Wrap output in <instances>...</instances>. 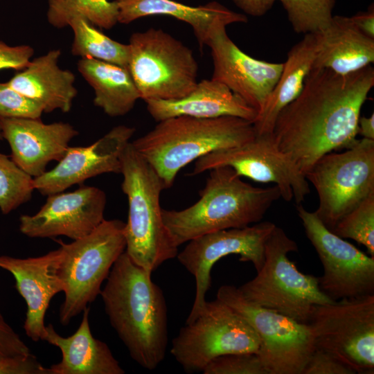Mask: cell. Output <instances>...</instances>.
<instances>
[{
    "label": "cell",
    "mask_w": 374,
    "mask_h": 374,
    "mask_svg": "<svg viewBox=\"0 0 374 374\" xmlns=\"http://www.w3.org/2000/svg\"><path fill=\"white\" fill-rule=\"evenodd\" d=\"M3 139L2 134H1V130L0 127V140Z\"/></svg>",
    "instance_id": "obj_42"
},
{
    "label": "cell",
    "mask_w": 374,
    "mask_h": 374,
    "mask_svg": "<svg viewBox=\"0 0 374 374\" xmlns=\"http://www.w3.org/2000/svg\"><path fill=\"white\" fill-rule=\"evenodd\" d=\"M308 324L317 348L356 373H374V294L314 305Z\"/></svg>",
    "instance_id": "obj_11"
},
{
    "label": "cell",
    "mask_w": 374,
    "mask_h": 374,
    "mask_svg": "<svg viewBox=\"0 0 374 374\" xmlns=\"http://www.w3.org/2000/svg\"><path fill=\"white\" fill-rule=\"evenodd\" d=\"M298 251L296 242L276 225L264 247V263L257 275L238 287L249 301L308 323L312 308L330 303L319 278L301 272L288 253Z\"/></svg>",
    "instance_id": "obj_6"
},
{
    "label": "cell",
    "mask_w": 374,
    "mask_h": 374,
    "mask_svg": "<svg viewBox=\"0 0 374 374\" xmlns=\"http://www.w3.org/2000/svg\"><path fill=\"white\" fill-rule=\"evenodd\" d=\"M275 226L269 221L259 222L242 228L212 232L188 242L177 256L195 280V299L186 323L193 321L205 307L215 263L224 256L239 255L240 261L251 262L258 271L264 263L265 243Z\"/></svg>",
    "instance_id": "obj_15"
},
{
    "label": "cell",
    "mask_w": 374,
    "mask_h": 374,
    "mask_svg": "<svg viewBox=\"0 0 374 374\" xmlns=\"http://www.w3.org/2000/svg\"><path fill=\"white\" fill-rule=\"evenodd\" d=\"M118 8L116 1L48 0L46 17L53 27L69 26L75 17H82L103 29H110L118 23Z\"/></svg>",
    "instance_id": "obj_29"
},
{
    "label": "cell",
    "mask_w": 374,
    "mask_h": 374,
    "mask_svg": "<svg viewBox=\"0 0 374 374\" xmlns=\"http://www.w3.org/2000/svg\"><path fill=\"white\" fill-rule=\"evenodd\" d=\"M30 350L0 311V355H27Z\"/></svg>",
    "instance_id": "obj_38"
},
{
    "label": "cell",
    "mask_w": 374,
    "mask_h": 374,
    "mask_svg": "<svg viewBox=\"0 0 374 374\" xmlns=\"http://www.w3.org/2000/svg\"><path fill=\"white\" fill-rule=\"evenodd\" d=\"M256 136L252 122L234 117L211 118L180 116L161 121L131 142L152 166L165 189L179 170L212 152L241 145Z\"/></svg>",
    "instance_id": "obj_4"
},
{
    "label": "cell",
    "mask_w": 374,
    "mask_h": 374,
    "mask_svg": "<svg viewBox=\"0 0 374 374\" xmlns=\"http://www.w3.org/2000/svg\"><path fill=\"white\" fill-rule=\"evenodd\" d=\"M125 223L120 220H104L88 235L64 243L57 274L63 285L64 299L59 311L63 326L82 312L100 295L103 283L125 251Z\"/></svg>",
    "instance_id": "obj_7"
},
{
    "label": "cell",
    "mask_w": 374,
    "mask_h": 374,
    "mask_svg": "<svg viewBox=\"0 0 374 374\" xmlns=\"http://www.w3.org/2000/svg\"><path fill=\"white\" fill-rule=\"evenodd\" d=\"M122 190L128 201L125 224V252L132 261L152 274L178 254L162 217L160 195L163 184L152 166L131 142L121 156Z\"/></svg>",
    "instance_id": "obj_5"
},
{
    "label": "cell",
    "mask_w": 374,
    "mask_h": 374,
    "mask_svg": "<svg viewBox=\"0 0 374 374\" xmlns=\"http://www.w3.org/2000/svg\"><path fill=\"white\" fill-rule=\"evenodd\" d=\"M296 211L323 267L321 290L333 301L374 294V257L328 229L314 211L301 204Z\"/></svg>",
    "instance_id": "obj_14"
},
{
    "label": "cell",
    "mask_w": 374,
    "mask_h": 374,
    "mask_svg": "<svg viewBox=\"0 0 374 374\" xmlns=\"http://www.w3.org/2000/svg\"><path fill=\"white\" fill-rule=\"evenodd\" d=\"M316 58L314 34H305L288 51L283 69L262 110L253 124L256 134L272 133L279 112L301 93Z\"/></svg>",
    "instance_id": "obj_26"
},
{
    "label": "cell",
    "mask_w": 374,
    "mask_h": 374,
    "mask_svg": "<svg viewBox=\"0 0 374 374\" xmlns=\"http://www.w3.org/2000/svg\"><path fill=\"white\" fill-rule=\"evenodd\" d=\"M314 34L315 67L346 75L374 62V39L362 33L350 17L333 16L325 28Z\"/></svg>",
    "instance_id": "obj_24"
},
{
    "label": "cell",
    "mask_w": 374,
    "mask_h": 374,
    "mask_svg": "<svg viewBox=\"0 0 374 374\" xmlns=\"http://www.w3.org/2000/svg\"><path fill=\"white\" fill-rule=\"evenodd\" d=\"M220 166H229L240 177L278 186L286 202L301 204L310 193L305 175L276 144L272 133L256 134L251 141L237 147L206 154L195 162V176Z\"/></svg>",
    "instance_id": "obj_13"
},
{
    "label": "cell",
    "mask_w": 374,
    "mask_h": 374,
    "mask_svg": "<svg viewBox=\"0 0 374 374\" xmlns=\"http://www.w3.org/2000/svg\"><path fill=\"white\" fill-rule=\"evenodd\" d=\"M34 54L28 45L10 46L0 40V71H21L28 66Z\"/></svg>",
    "instance_id": "obj_37"
},
{
    "label": "cell",
    "mask_w": 374,
    "mask_h": 374,
    "mask_svg": "<svg viewBox=\"0 0 374 374\" xmlns=\"http://www.w3.org/2000/svg\"><path fill=\"white\" fill-rule=\"evenodd\" d=\"M81 323L72 335L64 337L53 326H46L44 341L60 348L62 359L52 364L49 374H124L107 344L93 337L89 323V308L82 312Z\"/></svg>",
    "instance_id": "obj_23"
},
{
    "label": "cell",
    "mask_w": 374,
    "mask_h": 374,
    "mask_svg": "<svg viewBox=\"0 0 374 374\" xmlns=\"http://www.w3.org/2000/svg\"><path fill=\"white\" fill-rule=\"evenodd\" d=\"M60 49L31 60L8 83L16 91L39 105L44 112H69L78 90L75 75L58 65Z\"/></svg>",
    "instance_id": "obj_22"
},
{
    "label": "cell",
    "mask_w": 374,
    "mask_h": 374,
    "mask_svg": "<svg viewBox=\"0 0 374 374\" xmlns=\"http://www.w3.org/2000/svg\"><path fill=\"white\" fill-rule=\"evenodd\" d=\"M47 196L35 214L19 217V231L27 237L63 235L75 240L90 233L105 220L106 195L97 187L84 186Z\"/></svg>",
    "instance_id": "obj_17"
},
{
    "label": "cell",
    "mask_w": 374,
    "mask_h": 374,
    "mask_svg": "<svg viewBox=\"0 0 374 374\" xmlns=\"http://www.w3.org/2000/svg\"><path fill=\"white\" fill-rule=\"evenodd\" d=\"M373 86L371 65L346 75L314 66L301 93L276 119L272 135L278 148L304 175L324 154L350 148Z\"/></svg>",
    "instance_id": "obj_1"
},
{
    "label": "cell",
    "mask_w": 374,
    "mask_h": 374,
    "mask_svg": "<svg viewBox=\"0 0 374 374\" xmlns=\"http://www.w3.org/2000/svg\"><path fill=\"white\" fill-rule=\"evenodd\" d=\"M332 231L364 245L374 257V193L344 216Z\"/></svg>",
    "instance_id": "obj_32"
},
{
    "label": "cell",
    "mask_w": 374,
    "mask_h": 374,
    "mask_svg": "<svg viewBox=\"0 0 374 374\" xmlns=\"http://www.w3.org/2000/svg\"><path fill=\"white\" fill-rule=\"evenodd\" d=\"M0 127L12 160L33 178L44 174L51 161H60L78 134L68 123L46 124L40 118H0Z\"/></svg>",
    "instance_id": "obj_19"
},
{
    "label": "cell",
    "mask_w": 374,
    "mask_h": 374,
    "mask_svg": "<svg viewBox=\"0 0 374 374\" xmlns=\"http://www.w3.org/2000/svg\"><path fill=\"white\" fill-rule=\"evenodd\" d=\"M226 26L217 22L206 42L211 50V78L226 85L258 114L278 80L283 63L260 60L246 54L230 39Z\"/></svg>",
    "instance_id": "obj_16"
},
{
    "label": "cell",
    "mask_w": 374,
    "mask_h": 374,
    "mask_svg": "<svg viewBox=\"0 0 374 374\" xmlns=\"http://www.w3.org/2000/svg\"><path fill=\"white\" fill-rule=\"evenodd\" d=\"M61 257L60 247L37 257L0 256V269L13 276L15 287L27 305L23 328L34 341L43 340L46 332L44 317L50 302L64 290L57 274Z\"/></svg>",
    "instance_id": "obj_20"
},
{
    "label": "cell",
    "mask_w": 374,
    "mask_h": 374,
    "mask_svg": "<svg viewBox=\"0 0 374 374\" xmlns=\"http://www.w3.org/2000/svg\"><path fill=\"white\" fill-rule=\"evenodd\" d=\"M355 371L332 353L315 348L302 374H355Z\"/></svg>",
    "instance_id": "obj_35"
},
{
    "label": "cell",
    "mask_w": 374,
    "mask_h": 374,
    "mask_svg": "<svg viewBox=\"0 0 374 374\" xmlns=\"http://www.w3.org/2000/svg\"><path fill=\"white\" fill-rule=\"evenodd\" d=\"M258 337L249 323L216 299L191 322L186 323L172 341L170 353L187 373L202 372L213 359L229 353H255Z\"/></svg>",
    "instance_id": "obj_10"
},
{
    "label": "cell",
    "mask_w": 374,
    "mask_h": 374,
    "mask_svg": "<svg viewBox=\"0 0 374 374\" xmlns=\"http://www.w3.org/2000/svg\"><path fill=\"white\" fill-rule=\"evenodd\" d=\"M33 178L0 152V211L7 215L32 197Z\"/></svg>",
    "instance_id": "obj_30"
},
{
    "label": "cell",
    "mask_w": 374,
    "mask_h": 374,
    "mask_svg": "<svg viewBox=\"0 0 374 374\" xmlns=\"http://www.w3.org/2000/svg\"><path fill=\"white\" fill-rule=\"evenodd\" d=\"M73 33L71 53L128 68L129 46L115 41L82 17L69 23Z\"/></svg>",
    "instance_id": "obj_28"
},
{
    "label": "cell",
    "mask_w": 374,
    "mask_h": 374,
    "mask_svg": "<svg viewBox=\"0 0 374 374\" xmlns=\"http://www.w3.org/2000/svg\"><path fill=\"white\" fill-rule=\"evenodd\" d=\"M305 177L318 194L315 213L332 231L344 216L374 193V140L362 138L343 152L324 154Z\"/></svg>",
    "instance_id": "obj_9"
},
{
    "label": "cell",
    "mask_w": 374,
    "mask_h": 374,
    "mask_svg": "<svg viewBox=\"0 0 374 374\" xmlns=\"http://www.w3.org/2000/svg\"><path fill=\"white\" fill-rule=\"evenodd\" d=\"M118 22L128 24L141 17L168 15L189 24L200 48L206 45L212 28L220 21L227 25L247 21L246 15L232 11L217 1L190 6L173 0H115Z\"/></svg>",
    "instance_id": "obj_25"
},
{
    "label": "cell",
    "mask_w": 374,
    "mask_h": 374,
    "mask_svg": "<svg viewBox=\"0 0 374 374\" xmlns=\"http://www.w3.org/2000/svg\"><path fill=\"white\" fill-rule=\"evenodd\" d=\"M357 134L363 138L374 140V114L368 117L360 116L358 121Z\"/></svg>",
    "instance_id": "obj_41"
},
{
    "label": "cell",
    "mask_w": 374,
    "mask_h": 374,
    "mask_svg": "<svg viewBox=\"0 0 374 374\" xmlns=\"http://www.w3.org/2000/svg\"><path fill=\"white\" fill-rule=\"evenodd\" d=\"M244 13L253 17L266 14L276 0H231Z\"/></svg>",
    "instance_id": "obj_39"
},
{
    "label": "cell",
    "mask_w": 374,
    "mask_h": 374,
    "mask_svg": "<svg viewBox=\"0 0 374 374\" xmlns=\"http://www.w3.org/2000/svg\"><path fill=\"white\" fill-rule=\"evenodd\" d=\"M147 110L156 121L186 116L211 118L234 116L253 123L257 112L224 84L202 80L188 95L174 100H149Z\"/></svg>",
    "instance_id": "obj_21"
},
{
    "label": "cell",
    "mask_w": 374,
    "mask_h": 374,
    "mask_svg": "<svg viewBox=\"0 0 374 374\" xmlns=\"http://www.w3.org/2000/svg\"><path fill=\"white\" fill-rule=\"evenodd\" d=\"M134 132L120 125L88 146H69L53 168L33 178L35 190L47 196L102 174L121 173L122 154Z\"/></svg>",
    "instance_id": "obj_18"
},
{
    "label": "cell",
    "mask_w": 374,
    "mask_h": 374,
    "mask_svg": "<svg viewBox=\"0 0 374 374\" xmlns=\"http://www.w3.org/2000/svg\"><path fill=\"white\" fill-rule=\"evenodd\" d=\"M151 275L125 251L100 294L109 323L130 357L150 371L163 361L168 340L166 299Z\"/></svg>",
    "instance_id": "obj_2"
},
{
    "label": "cell",
    "mask_w": 374,
    "mask_h": 374,
    "mask_svg": "<svg viewBox=\"0 0 374 374\" xmlns=\"http://www.w3.org/2000/svg\"><path fill=\"white\" fill-rule=\"evenodd\" d=\"M43 113L39 105L14 89L8 82H0V118H40Z\"/></svg>",
    "instance_id": "obj_34"
},
{
    "label": "cell",
    "mask_w": 374,
    "mask_h": 374,
    "mask_svg": "<svg viewBox=\"0 0 374 374\" xmlns=\"http://www.w3.org/2000/svg\"><path fill=\"white\" fill-rule=\"evenodd\" d=\"M78 70L94 91V105L109 116L127 114L140 99L128 68L83 57L78 62Z\"/></svg>",
    "instance_id": "obj_27"
},
{
    "label": "cell",
    "mask_w": 374,
    "mask_h": 374,
    "mask_svg": "<svg viewBox=\"0 0 374 374\" xmlns=\"http://www.w3.org/2000/svg\"><path fill=\"white\" fill-rule=\"evenodd\" d=\"M242 316L256 333L257 355L269 374H302L315 347L310 326L247 300L238 288L219 287L217 298Z\"/></svg>",
    "instance_id": "obj_12"
},
{
    "label": "cell",
    "mask_w": 374,
    "mask_h": 374,
    "mask_svg": "<svg viewBox=\"0 0 374 374\" xmlns=\"http://www.w3.org/2000/svg\"><path fill=\"white\" fill-rule=\"evenodd\" d=\"M285 10L293 30L314 34L330 22L336 0H276Z\"/></svg>",
    "instance_id": "obj_31"
},
{
    "label": "cell",
    "mask_w": 374,
    "mask_h": 374,
    "mask_svg": "<svg viewBox=\"0 0 374 374\" xmlns=\"http://www.w3.org/2000/svg\"><path fill=\"white\" fill-rule=\"evenodd\" d=\"M209 172L194 204L179 211L162 208L164 224L178 247L207 233L259 222L281 197L278 186H254L229 166Z\"/></svg>",
    "instance_id": "obj_3"
},
{
    "label": "cell",
    "mask_w": 374,
    "mask_h": 374,
    "mask_svg": "<svg viewBox=\"0 0 374 374\" xmlns=\"http://www.w3.org/2000/svg\"><path fill=\"white\" fill-rule=\"evenodd\" d=\"M204 374H269L255 353H235L219 356L204 368Z\"/></svg>",
    "instance_id": "obj_33"
},
{
    "label": "cell",
    "mask_w": 374,
    "mask_h": 374,
    "mask_svg": "<svg viewBox=\"0 0 374 374\" xmlns=\"http://www.w3.org/2000/svg\"><path fill=\"white\" fill-rule=\"evenodd\" d=\"M0 374H49L35 355H0Z\"/></svg>",
    "instance_id": "obj_36"
},
{
    "label": "cell",
    "mask_w": 374,
    "mask_h": 374,
    "mask_svg": "<svg viewBox=\"0 0 374 374\" xmlns=\"http://www.w3.org/2000/svg\"><path fill=\"white\" fill-rule=\"evenodd\" d=\"M350 18L362 33L374 39V9L373 4L367 11L359 12Z\"/></svg>",
    "instance_id": "obj_40"
},
{
    "label": "cell",
    "mask_w": 374,
    "mask_h": 374,
    "mask_svg": "<svg viewBox=\"0 0 374 374\" xmlns=\"http://www.w3.org/2000/svg\"><path fill=\"white\" fill-rule=\"evenodd\" d=\"M128 46V69L145 102L181 98L196 87L193 53L168 33L153 28L136 32Z\"/></svg>",
    "instance_id": "obj_8"
}]
</instances>
